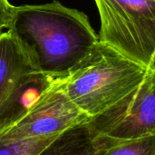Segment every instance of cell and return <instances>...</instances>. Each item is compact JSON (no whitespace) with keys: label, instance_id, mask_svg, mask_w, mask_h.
<instances>
[{"label":"cell","instance_id":"cell-1","mask_svg":"<svg viewBox=\"0 0 155 155\" xmlns=\"http://www.w3.org/2000/svg\"><path fill=\"white\" fill-rule=\"evenodd\" d=\"M26 53L35 71L65 78L99 42L87 15L54 0L13 6L6 27Z\"/></svg>","mask_w":155,"mask_h":155},{"label":"cell","instance_id":"cell-10","mask_svg":"<svg viewBox=\"0 0 155 155\" xmlns=\"http://www.w3.org/2000/svg\"><path fill=\"white\" fill-rule=\"evenodd\" d=\"M55 137L15 141L0 138V155H36Z\"/></svg>","mask_w":155,"mask_h":155},{"label":"cell","instance_id":"cell-9","mask_svg":"<svg viewBox=\"0 0 155 155\" xmlns=\"http://www.w3.org/2000/svg\"><path fill=\"white\" fill-rule=\"evenodd\" d=\"M97 155H155V134L134 139L114 141L97 134Z\"/></svg>","mask_w":155,"mask_h":155},{"label":"cell","instance_id":"cell-6","mask_svg":"<svg viewBox=\"0 0 155 155\" xmlns=\"http://www.w3.org/2000/svg\"><path fill=\"white\" fill-rule=\"evenodd\" d=\"M60 79L35 70L23 74L0 104V134L20 121Z\"/></svg>","mask_w":155,"mask_h":155},{"label":"cell","instance_id":"cell-2","mask_svg":"<svg viewBox=\"0 0 155 155\" xmlns=\"http://www.w3.org/2000/svg\"><path fill=\"white\" fill-rule=\"evenodd\" d=\"M149 68L98 42L63 81L71 101L90 119L119 105L143 83Z\"/></svg>","mask_w":155,"mask_h":155},{"label":"cell","instance_id":"cell-8","mask_svg":"<svg viewBox=\"0 0 155 155\" xmlns=\"http://www.w3.org/2000/svg\"><path fill=\"white\" fill-rule=\"evenodd\" d=\"M97 132L87 123L75 125L55 137L36 155H97Z\"/></svg>","mask_w":155,"mask_h":155},{"label":"cell","instance_id":"cell-11","mask_svg":"<svg viewBox=\"0 0 155 155\" xmlns=\"http://www.w3.org/2000/svg\"><path fill=\"white\" fill-rule=\"evenodd\" d=\"M13 5L8 0H0V30L6 28L11 21Z\"/></svg>","mask_w":155,"mask_h":155},{"label":"cell","instance_id":"cell-3","mask_svg":"<svg viewBox=\"0 0 155 155\" xmlns=\"http://www.w3.org/2000/svg\"><path fill=\"white\" fill-rule=\"evenodd\" d=\"M99 41L147 68L155 60V0H94Z\"/></svg>","mask_w":155,"mask_h":155},{"label":"cell","instance_id":"cell-12","mask_svg":"<svg viewBox=\"0 0 155 155\" xmlns=\"http://www.w3.org/2000/svg\"><path fill=\"white\" fill-rule=\"evenodd\" d=\"M153 67H155V63H154V64H153V66L152 68H153Z\"/></svg>","mask_w":155,"mask_h":155},{"label":"cell","instance_id":"cell-7","mask_svg":"<svg viewBox=\"0 0 155 155\" xmlns=\"http://www.w3.org/2000/svg\"><path fill=\"white\" fill-rule=\"evenodd\" d=\"M34 70L26 53L13 34L8 30L0 33V104L17 80Z\"/></svg>","mask_w":155,"mask_h":155},{"label":"cell","instance_id":"cell-5","mask_svg":"<svg viewBox=\"0 0 155 155\" xmlns=\"http://www.w3.org/2000/svg\"><path fill=\"white\" fill-rule=\"evenodd\" d=\"M89 124L99 135L114 141L155 134V67L129 97Z\"/></svg>","mask_w":155,"mask_h":155},{"label":"cell","instance_id":"cell-4","mask_svg":"<svg viewBox=\"0 0 155 155\" xmlns=\"http://www.w3.org/2000/svg\"><path fill=\"white\" fill-rule=\"evenodd\" d=\"M60 79L16 124L0 134L4 140H29L58 136L66 130L89 122L68 97Z\"/></svg>","mask_w":155,"mask_h":155}]
</instances>
